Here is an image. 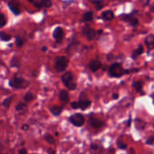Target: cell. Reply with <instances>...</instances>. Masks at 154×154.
Here are the masks:
<instances>
[{
	"mask_svg": "<svg viewBox=\"0 0 154 154\" xmlns=\"http://www.w3.org/2000/svg\"><path fill=\"white\" fill-rule=\"evenodd\" d=\"M71 107H72L73 109H78V108H79V102H72V103H71Z\"/></svg>",
	"mask_w": 154,
	"mask_h": 154,
	"instance_id": "cell-32",
	"label": "cell"
},
{
	"mask_svg": "<svg viewBox=\"0 0 154 154\" xmlns=\"http://www.w3.org/2000/svg\"><path fill=\"white\" fill-rule=\"evenodd\" d=\"M153 127H154V125H153Z\"/></svg>",
	"mask_w": 154,
	"mask_h": 154,
	"instance_id": "cell-42",
	"label": "cell"
},
{
	"mask_svg": "<svg viewBox=\"0 0 154 154\" xmlns=\"http://www.w3.org/2000/svg\"><path fill=\"white\" fill-rule=\"evenodd\" d=\"M133 86H134V88L137 92H141V91H142V88H143V83H142V82H139V81L134 82Z\"/></svg>",
	"mask_w": 154,
	"mask_h": 154,
	"instance_id": "cell-22",
	"label": "cell"
},
{
	"mask_svg": "<svg viewBox=\"0 0 154 154\" xmlns=\"http://www.w3.org/2000/svg\"><path fill=\"white\" fill-rule=\"evenodd\" d=\"M129 72V70H125L119 63L113 64L108 70V74L111 77H121L123 74H126Z\"/></svg>",
	"mask_w": 154,
	"mask_h": 154,
	"instance_id": "cell-1",
	"label": "cell"
},
{
	"mask_svg": "<svg viewBox=\"0 0 154 154\" xmlns=\"http://www.w3.org/2000/svg\"><path fill=\"white\" fill-rule=\"evenodd\" d=\"M102 32H103L102 30H99V31H98V34H102Z\"/></svg>",
	"mask_w": 154,
	"mask_h": 154,
	"instance_id": "cell-40",
	"label": "cell"
},
{
	"mask_svg": "<svg viewBox=\"0 0 154 154\" xmlns=\"http://www.w3.org/2000/svg\"><path fill=\"white\" fill-rule=\"evenodd\" d=\"M64 36V31L61 27H56L53 31V37L57 42H60Z\"/></svg>",
	"mask_w": 154,
	"mask_h": 154,
	"instance_id": "cell-8",
	"label": "cell"
},
{
	"mask_svg": "<svg viewBox=\"0 0 154 154\" xmlns=\"http://www.w3.org/2000/svg\"><path fill=\"white\" fill-rule=\"evenodd\" d=\"M118 98H119V96H118L117 93H114L113 94V99H118Z\"/></svg>",
	"mask_w": 154,
	"mask_h": 154,
	"instance_id": "cell-36",
	"label": "cell"
},
{
	"mask_svg": "<svg viewBox=\"0 0 154 154\" xmlns=\"http://www.w3.org/2000/svg\"><path fill=\"white\" fill-rule=\"evenodd\" d=\"M42 50L45 52V51H47V47H46V46H43V47L42 48Z\"/></svg>",
	"mask_w": 154,
	"mask_h": 154,
	"instance_id": "cell-38",
	"label": "cell"
},
{
	"mask_svg": "<svg viewBox=\"0 0 154 154\" xmlns=\"http://www.w3.org/2000/svg\"><path fill=\"white\" fill-rule=\"evenodd\" d=\"M151 11H152V13H154V5H152V6L151 7Z\"/></svg>",
	"mask_w": 154,
	"mask_h": 154,
	"instance_id": "cell-39",
	"label": "cell"
},
{
	"mask_svg": "<svg viewBox=\"0 0 154 154\" xmlns=\"http://www.w3.org/2000/svg\"><path fill=\"white\" fill-rule=\"evenodd\" d=\"M131 125V117L129 118V120H128V124H127V126H130Z\"/></svg>",
	"mask_w": 154,
	"mask_h": 154,
	"instance_id": "cell-37",
	"label": "cell"
},
{
	"mask_svg": "<svg viewBox=\"0 0 154 154\" xmlns=\"http://www.w3.org/2000/svg\"><path fill=\"white\" fill-rule=\"evenodd\" d=\"M120 17H121V19H122L123 21L129 23L132 26H136V25L139 24L138 19H137L136 17L133 16L132 15H125V14H124V15H122Z\"/></svg>",
	"mask_w": 154,
	"mask_h": 154,
	"instance_id": "cell-7",
	"label": "cell"
},
{
	"mask_svg": "<svg viewBox=\"0 0 154 154\" xmlns=\"http://www.w3.org/2000/svg\"><path fill=\"white\" fill-rule=\"evenodd\" d=\"M18 154H27V150L25 148H22L18 151Z\"/></svg>",
	"mask_w": 154,
	"mask_h": 154,
	"instance_id": "cell-34",
	"label": "cell"
},
{
	"mask_svg": "<svg viewBox=\"0 0 154 154\" xmlns=\"http://www.w3.org/2000/svg\"><path fill=\"white\" fill-rule=\"evenodd\" d=\"M26 107H27V105H26L24 103L20 102V103H17V105L15 106V110H16L17 112H21V111L25 110V109H26Z\"/></svg>",
	"mask_w": 154,
	"mask_h": 154,
	"instance_id": "cell-23",
	"label": "cell"
},
{
	"mask_svg": "<svg viewBox=\"0 0 154 154\" xmlns=\"http://www.w3.org/2000/svg\"><path fill=\"white\" fill-rule=\"evenodd\" d=\"M23 100H24V102H26V103H30V102H32V100H33V94H32V93H27L25 95H24V97H23Z\"/></svg>",
	"mask_w": 154,
	"mask_h": 154,
	"instance_id": "cell-24",
	"label": "cell"
},
{
	"mask_svg": "<svg viewBox=\"0 0 154 154\" xmlns=\"http://www.w3.org/2000/svg\"><path fill=\"white\" fill-rule=\"evenodd\" d=\"M12 101H13V96H9V97L5 98V99L3 101L2 105H3V106H5V107H6V108H8V107L10 106V104H11Z\"/></svg>",
	"mask_w": 154,
	"mask_h": 154,
	"instance_id": "cell-21",
	"label": "cell"
},
{
	"mask_svg": "<svg viewBox=\"0 0 154 154\" xmlns=\"http://www.w3.org/2000/svg\"><path fill=\"white\" fill-rule=\"evenodd\" d=\"M88 66L92 72H97L102 67V63L98 60H92V61H90Z\"/></svg>",
	"mask_w": 154,
	"mask_h": 154,
	"instance_id": "cell-9",
	"label": "cell"
},
{
	"mask_svg": "<svg viewBox=\"0 0 154 154\" xmlns=\"http://www.w3.org/2000/svg\"><path fill=\"white\" fill-rule=\"evenodd\" d=\"M92 2L96 5V8H97V10H100V9L103 8V6H104V3H103L102 0H93Z\"/></svg>",
	"mask_w": 154,
	"mask_h": 154,
	"instance_id": "cell-25",
	"label": "cell"
},
{
	"mask_svg": "<svg viewBox=\"0 0 154 154\" xmlns=\"http://www.w3.org/2000/svg\"><path fill=\"white\" fill-rule=\"evenodd\" d=\"M62 84L69 89V90H75L76 89V83L73 81V75L70 72H65L61 76Z\"/></svg>",
	"mask_w": 154,
	"mask_h": 154,
	"instance_id": "cell-2",
	"label": "cell"
},
{
	"mask_svg": "<svg viewBox=\"0 0 154 154\" xmlns=\"http://www.w3.org/2000/svg\"><path fill=\"white\" fill-rule=\"evenodd\" d=\"M25 80L22 77H14L12 80L9 81V85L12 87V88H14V89H20L22 87H23L25 84Z\"/></svg>",
	"mask_w": 154,
	"mask_h": 154,
	"instance_id": "cell-5",
	"label": "cell"
},
{
	"mask_svg": "<svg viewBox=\"0 0 154 154\" xmlns=\"http://www.w3.org/2000/svg\"><path fill=\"white\" fill-rule=\"evenodd\" d=\"M153 143H154V136L150 137V138L146 141V143H147V144H150V145H151V144H152Z\"/></svg>",
	"mask_w": 154,
	"mask_h": 154,
	"instance_id": "cell-33",
	"label": "cell"
},
{
	"mask_svg": "<svg viewBox=\"0 0 154 154\" xmlns=\"http://www.w3.org/2000/svg\"><path fill=\"white\" fill-rule=\"evenodd\" d=\"M0 20H1V23H0V26L3 27L6 24V19H5V16L4 14H0Z\"/></svg>",
	"mask_w": 154,
	"mask_h": 154,
	"instance_id": "cell-29",
	"label": "cell"
},
{
	"mask_svg": "<svg viewBox=\"0 0 154 154\" xmlns=\"http://www.w3.org/2000/svg\"><path fill=\"white\" fill-rule=\"evenodd\" d=\"M143 52H144V48H143V46L142 44H140V45L138 46V48H137L136 50L134 51L133 55H132V58H133L134 60H135V59H136L139 55H141Z\"/></svg>",
	"mask_w": 154,
	"mask_h": 154,
	"instance_id": "cell-15",
	"label": "cell"
},
{
	"mask_svg": "<svg viewBox=\"0 0 154 154\" xmlns=\"http://www.w3.org/2000/svg\"><path fill=\"white\" fill-rule=\"evenodd\" d=\"M144 43H145V44H146V46H147V48L149 50L154 49V34L148 35L144 40Z\"/></svg>",
	"mask_w": 154,
	"mask_h": 154,
	"instance_id": "cell-10",
	"label": "cell"
},
{
	"mask_svg": "<svg viewBox=\"0 0 154 154\" xmlns=\"http://www.w3.org/2000/svg\"><path fill=\"white\" fill-rule=\"evenodd\" d=\"M101 17L105 21H110L114 18V13L112 10H106L101 14Z\"/></svg>",
	"mask_w": 154,
	"mask_h": 154,
	"instance_id": "cell-11",
	"label": "cell"
},
{
	"mask_svg": "<svg viewBox=\"0 0 154 154\" xmlns=\"http://www.w3.org/2000/svg\"><path fill=\"white\" fill-rule=\"evenodd\" d=\"M93 19V12L91 11H88L83 15V21L84 22H89Z\"/></svg>",
	"mask_w": 154,
	"mask_h": 154,
	"instance_id": "cell-18",
	"label": "cell"
},
{
	"mask_svg": "<svg viewBox=\"0 0 154 154\" xmlns=\"http://www.w3.org/2000/svg\"><path fill=\"white\" fill-rule=\"evenodd\" d=\"M10 66L11 67H18L19 66V60L16 57H13L10 61Z\"/></svg>",
	"mask_w": 154,
	"mask_h": 154,
	"instance_id": "cell-27",
	"label": "cell"
},
{
	"mask_svg": "<svg viewBox=\"0 0 154 154\" xmlns=\"http://www.w3.org/2000/svg\"><path fill=\"white\" fill-rule=\"evenodd\" d=\"M15 44H16L17 47H22L23 44V40L22 38H20V37L17 36V37L15 38Z\"/></svg>",
	"mask_w": 154,
	"mask_h": 154,
	"instance_id": "cell-28",
	"label": "cell"
},
{
	"mask_svg": "<svg viewBox=\"0 0 154 154\" xmlns=\"http://www.w3.org/2000/svg\"><path fill=\"white\" fill-rule=\"evenodd\" d=\"M43 139L45 140V142H47L49 144H55V139L51 135V134H45Z\"/></svg>",
	"mask_w": 154,
	"mask_h": 154,
	"instance_id": "cell-19",
	"label": "cell"
},
{
	"mask_svg": "<svg viewBox=\"0 0 154 154\" xmlns=\"http://www.w3.org/2000/svg\"><path fill=\"white\" fill-rule=\"evenodd\" d=\"M153 104H154V100H153Z\"/></svg>",
	"mask_w": 154,
	"mask_h": 154,
	"instance_id": "cell-41",
	"label": "cell"
},
{
	"mask_svg": "<svg viewBox=\"0 0 154 154\" xmlns=\"http://www.w3.org/2000/svg\"><path fill=\"white\" fill-rule=\"evenodd\" d=\"M82 34H83V35H85V36L87 37V39L89 40V41L94 40L95 37H96V34H97L96 31H95L94 29L90 28L88 25H85V26L83 27V29H82Z\"/></svg>",
	"mask_w": 154,
	"mask_h": 154,
	"instance_id": "cell-6",
	"label": "cell"
},
{
	"mask_svg": "<svg viewBox=\"0 0 154 154\" xmlns=\"http://www.w3.org/2000/svg\"><path fill=\"white\" fill-rule=\"evenodd\" d=\"M117 146H118V148L121 149V150H125V149H126V144L124 143H122L121 140H118V141H117Z\"/></svg>",
	"mask_w": 154,
	"mask_h": 154,
	"instance_id": "cell-30",
	"label": "cell"
},
{
	"mask_svg": "<svg viewBox=\"0 0 154 154\" xmlns=\"http://www.w3.org/2000/svg\"><path fill=\"white\" fill-rule=\"evenodd\" d=\"M52 5L51 0H45L44 2V7H51Z\"/></svg>",
	"mask_w": 154,
	"mask_h": 154,
	"instance_id": "cell-31",
	"label": "cell"
},
{
	"mask_svg": "<svg viewBox=\"0 0 154 154\" xmlns=\"http://www.w3.org/2000/svg\"><path fill=\"white\" fill-rule=\"evenodd\" d=\"M8 7H9V9H10L15 15H20V9H19V7H18L17 5H14V4L12 3V2H9V3H8Z\"/></svg>",
	"mask_w": 154,
	"mask_h": 154,
	"instance_id": "cell-16",
	"label": "cell"
},
{
	"mask_svg": "<svg viewBox=\"0 0 154 154\" xmlns=\"http://www.w3.org/2000/svg\"><path fill=\"white\" fill-rule=\"evenodd\" d=\"M69 64V60L66 56H58L55 59V70L57 73L65 72Z\"/></svg>",
	"mask_w": 154,
	"mask_h": 154,
	"instance_id": "cell-3",
	"label": "cell"
},
{
	"mask_svg": "<svg viewBox=\"0 0 154 154\" xmlns=\"http://www.w3.org/2000/svg\"><path fill=\"white\" fill-rule=\"evenodd\" d=\"M91 105V102L88 99H80L79 101V107L81 109V110H85L87 108H88L89 106Z\"/></svg>",
	"mask_w": 154,
	"mask_h": 154,
	"instance_id": "cell-12",
	"label": "cell"
},
{
	"mask_svg": "<svg viewBox=\"0 0 154 154\" xmlns=\"http://www.w3.org/2000/svg\"><path fill=\"white\" fill-rule=\"evenodd\" d=\"M59 98H60V100L61 102H63L65 103H68L69 102V93H68V92L65 91V90H61L60 92V93H59Z\"/></svg>",
	"mask_w": 154,
	"mask_h": 154,
	"instance_id": "cell-14",
	"label": "cell"
},
{
	"mask_svg": "<svg viewBox=\"0 0 154 154\" xmlns=\"http://www.w3.org/2000/svg\"><path fill=\"white\" fill-rule=\"evenodd\" d=\"M28 129H29V125L28 124H23L22 126V130H23V131H27Z\"/></svg>",
	"mask_w": 154,
	"mask_h": 154,
	"instance_id": "cell-35",
	"label": "cell"
},
{
	"mask_svg": "<svg viewBox=\"0 0 154 154\" xmlns=\"http://www.w3.org/2000/svg\"><path fill=\"white\" fill-rule=\"evenodd\" d=\"M44 2H45V0H32V1L33 5L36 7H39V8L44 7Z\"/></svg>",
	"mask_w": 154,
	"mask_h": 154,
	"instance_id": "cell-20",
	"label": "cell"
},
{
	"mask_svg": "<svg viewBox=\"0 0 154 154\" xmlns=\"http://www.w3.org/2000/svg\"><path fill=\"white\" fill-rule=\"evenodd\" d=\"M69 121L74 126L81 127V126H83V124L85 123V118L81 113H75L69 117Z\"/></svg>",
	"mask_w": 154,
	"mask_h": 154,
	"instance_id": "cell-4",
	"label": "cell"
},
{
	"mask_svg": "<svg viewBox=\"0 0 154 154\" xmlns=\"http://www.w3.org/2000/svg\"><path fill=\"white\" fill-rule=\"evenodd\" d=\"M104 123L99 120V119H97V118H92L90 119V125L96 129H98V128H101L103 126Z\"/></svg>",
	"mask_w": 154,
	"mask_h": 154,
	"instance_id": "cell-13",
	"label": "cell"
},
{
	"mask_svg": "<svg viewBox=\"0 0 154 154\" xmlns=\"http://www.w3.org/2000/svg\"><path fill=\"white\" fill-rule=\"evenodd\" d=\"M0 38L2 41H9L11 39V35H9L8 34L5 33V32H1L0 33Z\"/></svg>",
	"mask_w": 154,
	"mask_h": 154,
	"instance_id": "cell-26",
	"label": "cell"
},
{
	"mask_svg": "<svg viewBox=\"0 0 154 154\" xmlns=\"http://www.w3.org/2000/svg\"><path fill=\"white\" fill-rule=\"evenodd\" d=\"M50 111H51V113L54 115V116H59L61 113H62V107H60V106H52V107H51V109H50Z\"/></svg>",
	"mask_w": 154,
	"mask_h": 154,
	"instance_id": "cell-17",
	"label": "cell"
}]
</instances>
